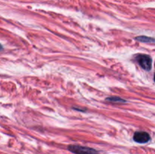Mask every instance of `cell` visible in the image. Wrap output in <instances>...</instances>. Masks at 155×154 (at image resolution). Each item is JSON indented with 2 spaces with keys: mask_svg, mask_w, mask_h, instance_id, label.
Instances as JSON below:
<instances>
[{
  "mask_svg": "<svg viewBox=\"0 0 155 154\" xmlns=\"http://www.w3.org/2000/svg\"><path fill=\"white\" fill-rule=\"evenodd\" d=\"M107 101H109V102H113V103H117V102H126L125 100H123L120 98H115V97H112V98H107Z\"/></svg>",
  "mask_w": 155,
  "mask_h": 154,
  "instance_id": "obj_4",
  "label": "cell"
},
{
  "mask_svg": "<svg viewBox=\"0 0 155 154\" xmlns=\"http://www.w3.org/2000/svg\"><path fill=\"white\" fill-rule=\"evenodd\" d=\"M154 81H155V73H154Z\"/></svg>",
  "mask_w": 155,
  "mask_h": 154,
  "instance_id": "obj_6",
  "label": "cell"
},
{
  "mask_svg": "<svg viewBox=\"0 0 155 154\" xmlns=\"http://www.w3.org/2000/svg\"><path fill=\"white\" fill-rule=\"evenodd\" d=\"M70 151L76 154H98L95 149L86 146H77V145H71L68 147Z\"/></svg>",
  "mask_w": 155,
  "mask_h": 154,
  "instance_id": "obj_2",
  "label": "cell"
},
{
  "mask_svg": "<svg viewBox=\"0 0 155 154\" xmlns=\"http://www.w3.org/2000/svg\"><path fill=\"white\" fill-rule=\"evenodd\" d=\"M136 60L142 68L146 71H150L152 66V60L147 54H139L136 57Z\"/></svg>",
  "mask_w": 155,
  "mask_h": 154,
  "instance_id": "obj_1",
  "label": "cell"
},
{
  "mask_svg": "<svg viewBox=\"0 0 155 154\" xmlns=\"http://www.w3.org/2000/svg\"><path fill=\"white\" fill-rule=\"evenodd\" d=\"M151 139L149 134L145 131H136L133 135V140L139 143H145Z\"/></svg>",
  "mask_w": 155,
  "mask_h": 154,
  "instance_id": "obj_3",
  "label": "cell"
},
{
  "mask_svg": "<svg viewBox=\"0 0 155 154\" xmlns=\"http://www.w3.org/2000/svg\"><path fill=\"white\" fill-rule=\"evenodd\" d=\"M136 39L139 41H140V42H152L151 40H153L152 39H151V38H148V37H145V36H140V37H137L136 38Z\"/></svg>",
  "mask_w": 155,
  "mask_h": 154,
  "instance_id": "obj_5",
  "label": "cell"
}]
</instances>
